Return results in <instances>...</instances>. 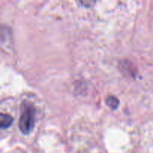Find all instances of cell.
<instances>
[{"label":"cell","mask_w":153,"mask_h":153,"mask_svg":"<svg viewBox=\"0 0 153 153\" xmlns=\"http://www.w3.org/2000/svg\"><path fill=\"white\" fill-rule=\"evenodd\" d=\"M34 126V108L30 103L24 102L21 107V115L19 128L22 133L28 134L32 131Z\"/></svg>","instance_id":"1"},{"label":"cell","mask_w":153,"mask_h":153,"mask_svg":"<svg viewBox=\"0 0 153 153\" xmlns=\"http://www.w3.org/2000/svg\"><path fill=\"white\" fill-rule=\"evenodd\" d=\"M14 119L10 115L0 113V128H7L11 126Z\"/></svg>","instance_id":"2"},{"label":"cell","mask_w":153,"mask_h":153,"mask_svg":"<svg viewBox=\"0 0 153 153\" xmlns=\"http://www.w3.org/2000/svg\"><path fill=\"white\" fill-rule=\"evenodd\" d=\"M106 103L110 108L116 109L118 104H119V101L118 100V99L116 98L113 96H110L106 99Z\"/></svg>","instance_id":"3"},{"label":"cell","mask_w":153,"mask_h":153,"mask_svg":"<svg viewBox=\"0 0 153 153\" xmlns=\"http://www.w3.org/2000/svg\"><path fill=\"white\" fill-rule=\"evenodd\" d=\"M81 4L86 7H90L93 6L95 3L96 0H80Z\"/></svg>","instance_id":"4"}]
</instances>
